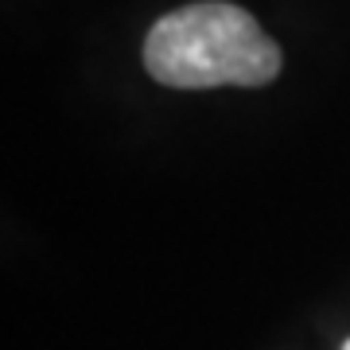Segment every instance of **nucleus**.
<instances>
[{"mask_svg": "<svg viewBox=\"0 0 350 350\" xmlns=\"http://www.w3.org/2000/svg\"><path fill=\"white\" fill-rule=\"evenodd\" d=\"M144 66L160 86H269L280 75V47L238 4L202 0L160 16L144 39Z\"/></svg>", "mask_w": 350, "mask_h": 350, "instance_id": "obj_1", "label": "nucleus"}, {"mask_svg": "<svg viewBox=\"0 0 350 350\" xmlns=\"http://www.w3.org/2000/svg\"><path fill=\"white\" fill-rule=\"evenodd\" d=\"M342 350H350V338H347V347H342Z\"/></svg>", "mask_w": 350, "mask_h": 350, "instance_id": "obj_2", "label": "nucleus"}]
</instances>
